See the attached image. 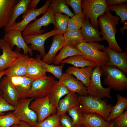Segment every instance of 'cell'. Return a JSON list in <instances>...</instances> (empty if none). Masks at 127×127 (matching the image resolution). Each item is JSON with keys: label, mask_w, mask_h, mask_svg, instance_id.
Here are the masks:
<instances>
[{"label": "cell", "mask_w": 127, "mask_h": 127, "mask_svg": "<svg viewBox=\"0 0 127 127\" xmlns=\"http://www.w3.org/2000/svg\"><path fill=\"white\" fill-rule=\"evenodd\" d=\"M34 98L20 99L12 112L20 121L28 123L30 127H33L38 123L36 113L30 108L29 105Z\"/></svg>", "instance_id": "obj_7"}, {"label": "cell", "mask_w": 127, "mask_h": 127, "mask_svg": "<svg viewBox=\"0 0 127 127\" xmlns=\"http://www.w3.org/2000/svg\"><path fill=\"white\" fill-rule=\"evenodd\" d=\"M69 115L71 117L75 127H80L81 124L83 113L80 105L74 107L67 111Z\"/></svg>", "instance_id": "obj_37"}, {"label": "cell", "mask_w": 127, "mask_h": 127, "mask_svg": "<svg viewBox=\"0 0 127 127\" xmlns=\"http://www.w3.org/2000/svg\"><path fill=\"white\" fill-rule=\"evenodd\" d=\"M30 104L29 107L36 113L38 123L41 122L46 118L54 114L57 107L52 105L49 96L35 98Z\"/></svg>", "instance_id": "obj_10"}, {"label": "cell", "mask_w": 127, "mask_h": 127, "mask_svg": "<svg viewBox=\"0 0 127 127\" xmlns=\"http://www.w3.org/2000/svg\"><path fill=\"white\" fill-rule=\"evenodd\" d=\"M63 35L66 44L74 46L79 43L86 42L81 29L67 31Z\"/></svg>", "instance_id": "obj_32"}, {"label": "cell", "mask_w": 127, "mask_h": 127, "mask_svg": "<svg viewBox=\"0 0 127 127\" xmlns=\"http://www.w3.org/2000/svg\"><path fill=\"white\" fill-rule=\"evenodd\" d=\"M58 82L66 87L69 92L77 93L79 95H88L87 87L81 81L71 74L66 72L64 73Z\"/></svg>", "instance_id": "obj_17"}, {"label": "cell", "mask_w": 127, "mask_h": 127, "mask_svg": "<svg viewBox=\"0 0 127 127\" xmlns=\"http://www.w3.org/2000/svg\"><path fill=\"white\" fill-rule=\"evenodd\" d=\"M8 77L16 90L19 99L26 98L34 80L26 76Z\"/></svg>", "instance_id": "obj_18"}, {"label": "cell", "mask_w": 127, "mask_h": 127, "mask_svg": "<svg viewBox=\"0 0 127 127\" xmlns=\"http://www.w3.org/2000/svg\"><path fill=\"white\" fill-rule=\"evenodd\" d=\"M52 40L49 51L42 60L44 62L48 64L53 62L57 52L66 44L63 34H59L53 36Z\"/></svg>", "instance_id": "obj_22"}, {"label": "cell", "mask_w": 127, "mask_h": 127, "mask_svg": "<svg viewBox=\"0 0 127 127\" xmlns=\"http://www.w3.org/2000/svg\"><path fill=\"white\" fill-rule=\"evenodd\" d=\"M94 68L91 66L80 68L69 66L66 70V73L75 76L87 87L89 85L91 74Z\"/></svg>", "instance_id": "obj_25"}, {"label": "cell", "mask_w": 127, "mask_h": 127, "mask_svg": "<svg viewBox=\"0 0 127 127\" xmlns=\"http://www.w3.org/2000/svg\"><path fill=\"white\" fill-rule=\"evenodd\" d=\"M15 0H0V28L5 27L11 18Z\"/></svg>", "instance_id": "obj_26"}, {"label": "cell", "mask_w": 127, "mask_h": 127, "mask_svg": "<svg viewBox=\"0 0 127 127\" xmlns=\"http://www.w3.org/2000/svg\"><path fill=\"white\" fill-rule=\"evenodd\" d=\"M58 81L53 77L47 76L43 79L34 80L26 98L44 97L48 95Z\"/></svg>", "instance_id": "obj_8"}, {"label": "cell", "mask_w": 127, "mask_h": 127, "mask_svg": "<svg viewBox=\"0 0 127 127\" xmlns=\"http://www.w3.org/2000/svg\"><path fill=\"white\" fill-rule=\"evenodd\" d=\"M108 54L109 60L105 66L116 67L127 74V51L117 52L108 47L103 50Z\"/></svg>", "instance_id": "obj_14"}, {"label": "cell", "mask_w": 127, "mask_h": 127, "mask_svg": "<svg viewBox=\"0 0 127 127\" xmlns=\"http://www.w3.org/2000/svg\"><path fill=\"white\" fill-rule=\"evenodd\" d=\"M60 116L56 114L52 115L42 121L38 123L33 127H60L59 123Z\"/></svg>", "instance_id": "obj_40"}, {"label": "cell", "mask_w": 127, "mask_h": 127, "mask_svg": "<svg viewBox=\"0 0 127 127\" xmlns=\"http://www.w3.org/2000/svg\"><path fill=\"white\" fill-rule=\"evenodd\" d=\"M61 63L71 64L76 68H83L91 66L95 68L97 65L95 62L87 60L82 56L75 55L69 57L63 61Z\"/></svg>", "instance_id": "obj_31"}, {"label": "cell", "mask_w": 127, "mask_h": 127, "mask_svg": "<svg viewBox=\"0 0 127 127\" xmlns=\"http://www.w3.org/2000/svg\"><path fill=\"white\" fill-rule=\"evenodd\" d=\"M54 13H64L71 17L75 15L69 8L66 0H52L49 5Z\"/></svg>", "instance_id": "obj_34"}, {"label": "cell", "mask_w": 127, "mask_h": 127, "mask_svg": "<svg viewBox=\"0 0 127 127\" xmlns=\"http://www.w3.org/2000/svg\"><path fill=\"white\" fill-rule=\"evenodd\" d=\"M46 72L36 58H30L26 76L34 80L46 77Z\"/></svg>", "instance_id": "obj_24"}, {"label": "cell", "mask_w": 127, "mask_h": 127, "mask_svg": "<svg viewBox=\"0 0 127 127\" xmlns=\"http://www.w3.org/2000/svg\"><path fill=\"white\" fill-rule=\"evenodd\" d=\"M113 124H112V125L111 126V127H113Z\"/></svg>", "instance_id": "obj_52"}, {"label": "cell", "mask_w": 127, "mask_h": 127, "mask_svg": "<svg viewBox=\"0 0 127 127\" xmlns=\"http://www.w3.org/2000/svg\"><path fill=\"white\" fill-rule=\"evenodd\" d=\"M5 75V71L0 72V80L1 78ZM2 92L0 90V96L2 95Z\"/></svg>", "instance_id": "obj_49"}, {"label": "cell", "mask_w": 127, "mask_h": 127, "mask_svg": "<svg viewBox=\"0 0 127 127\" xmlns=\"http://www.w3.org/2000/svg\"><path fill=\"white\" fill-rule=\"evenodd\" d=\"M80 105L83 113H94L101 116L106 121L113 107L100 99L88 95L79 96Z\"/></svg>", "instance_id": "obj_2"}, {"label": "cell", "mask_w": 127, "mask_h": 127, "mask_svg": "<svg viewBox=\"0 0 127 127\" xmlns=\"http://www.w3.org/2000/svg\"><path fill=\"white\" fill-rule=\"evenodd\" d=\"M0 90L2 96L10 104L15 107L19 99L18 93L8 77L5 76L0 80Z\"/></svg>", "instance_id": "obj_15"}, {"label": "cell", "mask_w": 127, "mask_h": 127, "mask_svg": "<svg viewBox=\"0 0 127 127\" xmlns=\"http://www.w3.org/2000/svg\"><path fill=\"white\" fill-rule=\"evenodd\" d=\"M74 47L80 51L84 58L95 62L97 66H104L109 60L107 53L100 51L105 48L104 45L98 43L85 42L76 44Z\"/></svg>", "instance_id": "obj_3"}, {"label": "cell", "mask_w": 127, "mask_h": 127, "mask_svg": "<svg viewBox=\"0 0 127 127\" xmlns=\"http://www.w3.org/2000/svg\"><path fill=\"white\" fill-rule=\"evenodd\" d=\"M59 54L56 55L53 63L55 65H59L67 58L75 55H82L81 52L74 46L66 44L60 50Z\"/></svg>", "instance_id": "obj_28"}, {"label": "cell", "mask_w": 127, "mask_h": 127, "mask_svg": "<svg viewBox=\"0 0 127 127\" xmlns=\"http://www.w3.org/2000/svg\"><path fill=\"white\" fill-rule=\"evenodd\" d=\"M82 0H66L67 4L72 8L75 15H80L83 12L81 7Z\"/></svg>", "instance_id": "obj_42"}, {"label": "cell", "mask_w": 127, "mask_h": 127, "mask_svg": "<svg viewBox=\"0 0 127 127\" xmlns=\"http://www.w3.org/2000/svg\"><path fill=\"white\" fill-rule=\"evenodd\" d=\"M69 92L66 87L58 82L48 95L50 103L57 107L61 98Z\"/></svg>", "instance_id": "obj_29"}, {"label": "cell", "mask_w": 127, "mask_h": 127, "mask_svg": "<svg viewBox=\"0 0 127 127\" xmlns=\"http://www.w3.org/2000/svg\"><path fill=\"white\" fill-rule=\"evenodd\" d=\"M98 18V23L101 29V35L103 36V40L108 42V47L117 52L122 51L115 37L117 32L116 26L119 24L120 17L113 15L109 10H107Z\"/></svg>", "instance_id": "obj_1"}, {"label": "cell", "mask_w": 127, "mask_h": 127, "mask_svg": "<svg viewBox=\"0 0 127 127\" xmlns=\"http://www.w3.org/2000/svg\"><path fill=\"white\" fill-rule=\"evenodd\" d=\"M14 106L10 104L4 98L2 95L0 96V116L5 114L4 112L13 111Z\"/></svg>", "instance_id": "obj_43"}, {"label": "cell", "mask_w": 127, "mask_h": 127, "mask_svg": "<svg viewBox=\"0 0 127 127\" xmlns=\"http://www.w3.org/2000/svg\"><path fill=\"white\" fill-rule=\"evenodd\" d=\"M114 123L113 120L106 121L97 113H83L81 124L85 127H111Z\"/></svg>", "instance_id": "obj_21"}, {"label": "cell", "mask_w": 127, "mask_h": 127, "mask_svg": "<svg viewBox=\"0 0 127 127\" xmlns=\"http://www.w3.org/2000/svg\"><path fill=\"white\" fill-rule=\"evenodd\" d=\"M101 67L105 85L117 92L127 89V77L123 71L114 66L104 65Z\"/></svg>", "instance_id": "obj_4"}, {"label": "cell", "mask_w": 127, "mask_h": 127, "mask_svg": "<svg viewBox=\"0 0 127 127\" xmlns=\"http://www.w3.org/2000/svg\"><path fill=\"white\" fill-rule=\"evenodd\" d=\"M19 125L21 127H30L28 123L23 121H20Z\"/></svg>", "instance_id": "obj_48"}, {"label": "cell", "mask_w": 127, "mask_h": 127, "mask_svg": "<svg viewBox=\"0 0 127 127\" xmlns=\"http://www.w3.org/2000/svg\"><path fill=\"white\" fill-rule=\"evenodd\" d=\"M110 11H114L116 16H119L121 19V24L127 20V4L125 3L118 5L108 6Z\"/></svg>", "instance_id": "obj_38"}, {"label": "cell", "mask_w": 127, "mask_h": 127, "mask_svg": "<svg viewBox=\"0 0 127 127\" xmlns=\"http://www.w3.org/2000/svg\"><path fill=\"white\" fill-rule=\"evenodd\" d=\"M80 127H84L83 125L82 124L81 125V126H80Z\"/></svg>", "instance_id": "obj_51"}, {"label": "cell", "mask_w": 127, "mask_h": 127, "mask_svg": "<svg viewBox=\"0 0 127 127\" xmlns=\"http://www.w3.org/2000/svg\"><path fill=\"white\" fill-rule=\"evenodd\" d=\"M54 14L56 28L63 34L67 31L68 21L70 17L66 15L60 13Z\"/></svg>", "instance_id": "obj_36"}, {"label": "cell", "mask_w": 127, "mask_h": 127, "mask_svg": "<svg viewBox=\"0 0 127 127\" xmlns=\"http://www.w3.org/2000/svg\"><path fill=\"white\" fill-rule=\"evenodd\" d=\"M62 34L58 29H55L52 30L43 34L36 35H28L23 36L26 43L32 51H38L40 55L43 58L46 53L45 52L44 43L49 37L54 35Z\"/></svg>", "instance_id": "obj_11"}, {"label": "cell", "mask_w": 127, "mask_h": 127, "mask_svg": "<svg viewBox=\"0 0 127 127\" xmlns=\"http://www.w3.org/2000/svg\"><path fill=\"white\" fill-rule=\"evenodd\" d=\"M29 59L28 55H24L5 70V75L8 77L26 76Z\"/></svg>", "instance_id": "obj_19"}, {"label": "cell", "mask_w": 127, "mask_h": 127, "mask_svg": "<svg viewBox=\"0 0 127 127\" xmlns=\"http://www.w3.org/2000/svg\"><path fill=\"white\" fill-rule=\"evenodd\" d=\"M51 2V0H47L44 4L41 7L37 9L27 12L23 16V20L18 23L16 22L8 30H18L23 31L25 27L30 22L35 20L38 16L41 14H44L47 11Z\"/></svg>", "instance_id": "obj_16"}, {"label": "cell", "mask_w": 127, "mask_h": 127, "mask_svg": "<svg viewBox=\"0 0 127 127\" xmlns=\"http://www.w3.org/2000/svg\"><path fill=\"white\" fill-rule=\"evenodd\" d=\"M117 101L116 105L113 106L108 118L107 121L110 122L124 112L127 109V98L119 94L116 95Z\"/></svg>", "instance_id": "obj_30"}, {"label": "cell", "mask_w": 127, "mask_h": 127, "mask_svg": "<svg viewBox=\"0 0 127 127\" xmlns=\"http://www.w3.org/2000/svg\"><path fill=\"white\" fill-rule=\"evenodd\" d=\"M31 0H20L13 7L10 20L7 26L4 27L5 32L8 30L16 23L17 18L22 14H24L27 12L28 7Z\"/></svg>", "instance_id": "obj_27"}, {"label": "cell", "mask_w": 127, "mask_h": 127, "mask_svg": "<svg viewBox=\"0 0 127 127\" xmlns=\"http://www.w3.org/2000/svg\"><path fill=\"white\" fill-rule=\"evenodd\" d=\"M40 1V0H32L28 7L27 12L31 11L36 9L37 5Z\"/></svg>", "instance_id": "obj_46"}, {"label": "cell", "mask_w": 127, "mask_h": 127, "mask_svg": "<svg viewBox=\"0 0 127 127\" xmlns=\"http://www.w3.org/2000/svg\"><path fill=\"white\" fill-rule=\"evenodd\" d=\"M3 39L11 49L16 46L17 50L20 51L22 49L23 54L28 53L30 56L32 55V51L25 43L21 31L15 29L10 30L5 33Z\"/></svg>", "instance_id": "obj_12"}, {"label": "cell", "mask_w": 127, "mask_h": 127, "mask_svg": "<svg viewBox=\"0 0 127 127\" xmlns=\"http://www.w3.org/2000/svg\"><path fill=\"white\" fill-rule=\"evenodd\" d=\"M20 121L12 112L0 116V127H10L14 124H19Z\"/></svg>", "instance_id": "obj_39"}, {"label": "cell", "mask_w": 127, "mask_h": 127, "mask_svg": "<svg viewBox=\"0 0 127 127\" xmlns=\"http://www.w3.org/2000/svg\"><path fill=\"white\" fill-rule=\"evenodd\" d=\"M11 127H21L18 124H14L12 125Z\"/></svg>", "instance_id": "obj_50"}, {"label": "cell", "mask_w": 127, "mask_h": 127, "mask_svg": "<svg viewBox=\"0 0 127 127\" xmlns=\"http://www.w3.org/2000/svg\"><path fill=\"white\" fill-rule=\"evenodd\" d=\"M81 30L86 41L88 43H98L103 40L100 37V32L93 27L87 17H85Z\"/></svg>", "instance_id": "obj_23"}, {"label": "cell", "mask_w": 127, "mask_h": 127, "mask_svg": "<svg viewBox=\"0 0 127 127\" xmlns=\"http://www.w3.org/2000/svg\"><path fill=\"white\" fill-rule=\"evenodd\" d=\"M127 0H106V3L108 6L113 5L117 4L126 3Z\"/></svg>", "instance_id": "obj_45"}, {"label": "cell", "mask_w": 127, "mask_h": 127, "mask_svg": "<svg viewBox=\"0 0 127 127\" xmlns=\"http://www.w3.org/2000/svg\"><path fill=\"white\" fill-rule=\"evenodd\" d=\"M86 16L83 12L80 15H75L69 18L68 21L67 31L81 29L84 22Z\"/></svg>", "instance_id": "obj_35"}, {"label": "cell", "mask_w": 127, "mask_h": 127, "mask_svg": "<svg viewBox=\"0 0 127 127\" xmlns=\"http://www.w3.org/2000/svg\"><path fill=\"white\" fill-rule=\"evenodd\" d=\"M79 105V96L75 93L69 92L64 98L60 99L59 101L56 114L60 116L66 114L70 108Z\"/></svg>", "instance_id": "obj_20"}, {"label": "cell", "mask_w": 127, "mask_h": 127, "mask_svg": "<svg viewBox=\"0 0 127 127\" xmlns=\"http://www.w3.org/2000/svg\"><path fill=\"white\" fill-rule=\"evenodd\" d=\"M41 57L40 55L37 54L36 58L41 64L46 72H48L51 73L56 78L58 79L59 80H60L64 74L63 69L65 64H62L59 66L48 64L42 61L41 59Z\"/></svg>", "instance_id": "obj_33"}, {"label": "cell", "mask_w": 127, "mask_h": 127, "mask_svg": "<svg viewBox=\"0 0 127 127\" xmlns=\"http://www.w3.org/2000/svg\"><path fill=\"white\" fill-rule=\"evenodd\" d=\"M81 7L86 17L90 19L91 25L98 30V17L103 14L107 10H109L106 0H83Z\"/></svg>", "instance_id": "obj_5"}, {"label": "cell", "mask_w": 127, "mask_h": 127, "mask_svg": "<svg viewBox=\"0 0 127 127\" xmlns=\"http://www.w3.org/2000/svg\"><path fill=\"white\" fill-rule=\"evenodd\" d=\"M127 21H125L123 23V26L122 27L120 28V30L121 33L123 35H124V30L125 29H127Z\"/></svg>", "instance_id": "obj_47"}, {"label": "cell", "mask_w": 127, "mask_h": 127, "mask_svg": "<svg viewBox=\"0 0 127 127\" xmlns=\"http://www.w3.org/2000/svg\"><path fill=\"white\" fill-rule=\"evenodd\" d=\"M102 74L100 66L97 65L94 68L91 74L89 85L87 87V94L101 99L105 98L111 99V88L109 87L104 88L101 84V76Z\"/></svg>", "instance_id": "obj_6"}, {"label": "cell", "mask_w": 127, "mask_h": 127, "mask_svg": "<svg viewBox=\"0 0 127 127\" xmlns=\"http://www.w3.org/2000/svg\"><path fill=\"white\" fill-rule=\"evenodd\" d=\"M0 48L2 51L0 55V72L9 67L24 55L17 50L12 51L2 38L0 39Z\"/></svg>", "instance_id": "obj_13"}, {"label": "cell", "mask_w": 127, "mask_h": 127, "mask_svg": "<svg viewBox=\"0 0 127 127\" xmlns=\"http://www.w3.org/2000/svg\"><path fill=\"white\" fill-rule=\"evenodd\" d=\"M113 127H127V110L113 120Z\"/></svg>", "instance_id": "obj_41"}, {"label": "cell", "mask_w": 127, "mask_h": 127, "mask_svg": "<svg viewBox=\"0 0 127 127\" xmlns=\"http://www.w3.org/2000/svg\"><path fill=\"white\" fill-rule=\"evenodd\" d=\"M59 123L60 127H75L71 118L66 114L60 116Z\"/></svg>", "instance_id": "obj_44"}, {"label": "cell", "mask_w": 127, "mask_h": 127, "mask_svg": "<svg viewBox=\"0 0 127 127\" xmlns=\"http://www.w3.org/2000/svg\"><path fill=\"white\" fill-rule=\"evenodd\" d=\"M54 13L49 6L47 11L40 18L35 19L34 22L28 24L22 32L23 36L28 35H36L42 34L45 30L41 29L42 26H47L52 24L56 28Z\"/></svg>", "instance_id": "obj_9"}]
</instances>
